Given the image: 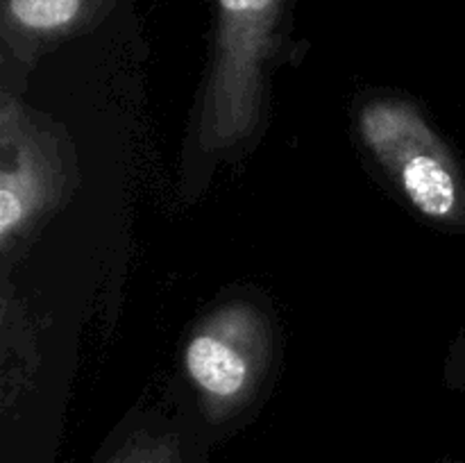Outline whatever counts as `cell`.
I'll use <instances>...</instances> for the list:
<instances>
[{
	"label": "cell",
	"instance_id": "cell-1",
	"mask_svg": "<svg viewBox=\"0 0 465 463\" xmlns=\"http://www.w3.org/2000/svg\"><path fill=\"white\" fill-rule=\"evenodd\" d=\"M359 130L416 212L436 221L457 212L459 182L452 163L411 104H371L361 112Z\"/></svg>",
	"mask_w": 465,
	"mask_h": 463
},
{
	"label": "cell",
	"instance_id": "cell-2",
	"mask_svg": "<svg viewBox=\"0 0 465 463\" xmlns=\"http://www.w3.org/2000/svg\"><path fill=\"white\" fill-rule=\"evenodd\" d=\"M252 354V345L236 334L234 322H212L186 345V372L213 407H234L252 389L257 372Z\"/></svg>",
	"mask_w": 465,
	"mask_h": 463
},
{
	"label": "cell",
	"instance_id": "cell-3",
	"mask_svg": "<svg viewBox=\"0 0 465 463\" xmlns=\"http://www.w3.org/2000/svg\"><path fill=\"white\" fill-rule=\"evenodd\" d=\"M16 159L18 162L5 168L0 177V236L5 243L32 216L41 195V175L36 166L27 162L25 154Z\"/></svg>",
	"mask_w": 465,
	"mask_h": 463
},
{
	"label": "cell",
	"instance_id": "cell-4",
	"mask_svg": "<svg viewBox=\"0 0 465 463\" xmlns=\"http://www.w3.org/2000/svg\"><path fill=\"white\" fill-rule=\"evenodd\" d=\"M107 463H182V452L168 436H134Z\"/></svg>",
	"mask_w": 465,
	"mask_h": 463
}]
</instances>
